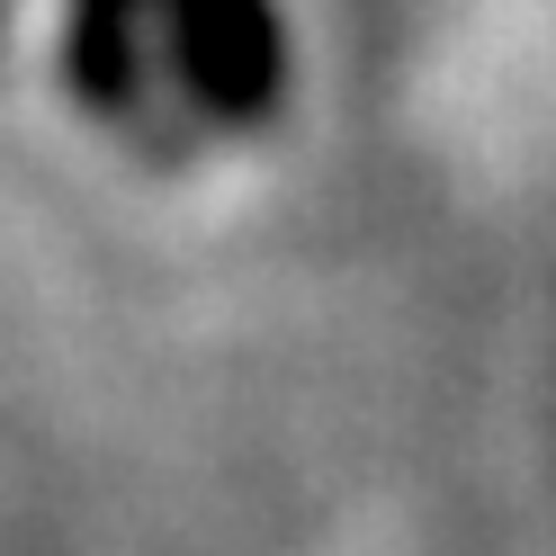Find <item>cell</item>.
Here are the masks:
<instances>
[{"label":"cell","instance_id":"6da1fadb","mask_svg":"<svg viewBox=\"0 0 556 556\" xmlns=\"http://www.w3.org/2000/svg\"><path fill=\"white\" fill-rule=\"evenodd\" d=\"M10 18L54 109L153 162L261 135L296 81L278 0H10Z\"/></svg>","mask_w":556,"mask_h":556}]
</instances>
